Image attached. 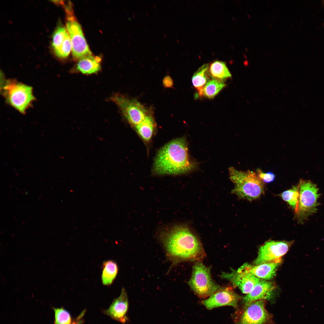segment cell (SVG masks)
<instances>
[{"mask_svg":"<svg viewBox=\"0 0 324 324\" xmlns=\"http://www.w3.org/2000/svg\"><path fill=\"white\" fill-rule=\"evenodd\" d=\"M226 86V84L222 81L214 79L210 80L204 86L202 96L212 99Z\"/></svg>","mask_w":324,"mask_h":324,"instance_id":"22","label":"cell"},{"mask_svg":"<svg viewBox=\"0 0 324 324\" xmlns=\"http://www.w3.org/2000/svg\"><path fill=\"white\" fill-rule=\"evenodd\" d=\"M196 165L189 157L184 137L174 140L158 152L154 164V171L158 175L182 174L194 169Z\"/></svg>","mask_w":324,"mask_h":324,"instance_id":"2","label":"cell"},{"mask_svg":"<svg viewBox=\"0 0 324 324\" xmlns=\"http://www.w3.org/2000/svg\"><path fill=\"white\" fill-rule=\"evenodd\" d=\"M299 196V186L293 187L291 189L283 192L280 196L295 210L297 206Z\"/></svg>","mask_w":324,"mask_h":324,"instance_id":"23","label":"cell"},{"mask_svg":"<svg viewBox=\"0 0 324 324\" xmlns=\"http://www.w3.org/2000/svg\"><path fill=\"white\" fill-rule=\"evenodd\" d=\"M209 71L213 79L222 81L232 77L225 63L221 61H216L212 62L209 67Z\"/></svg>","mask_w":324,"mask_h":324,"instance_id":"20","label":"cell"},{"mask_svg":"<svg viewBox=\"0 0 324 324\" xmlns=\"http://www.w3.org/2000/svg\"><path fill=\"white\" fill-rule=\"evenodd\" d=\"M54 312V324H81V319L84 311L75 320L73 319L70 313L63 308H53Z\"/></svg>","mask_w":324,"mask_h":324,"instance_id":"19","label":"cell"},{"mask_svg":"<svg viewBox=\"0 0 324 324\" xmlns=\"http://www.w3.org/2000/svg\"><path fill=\"white\" fill-rule=\"evenodd\" d=\"M220 277L229 281L238 287L243 293L247 294L250 292L261 279L246 272L241 267L237 271L232 269L230 273L222 272Z\"/></svg>","mask_w":324,"mask_h":324,"instance_id":"12","label":"cell"},{"mask_svg":"<svg viewBox=\"0 0 324 324\" xmlns=\"http://www.w3.org/2000/svg\"><path fill=\"white\" fill-rule=\"evenodd\" d=\"M265 300H258L245 303L235 314L236 324H268L272 316L266 308Z\"/></svg>","mask_w":324,"mask_h":324,"instance_id":"7","label":"cell"},{"mask_svg":"<svg viewBox=\"0 0 324 324\" xmlns=\"http://www.w3.org/2000/svg\"><path fill=\"white\" fill-rule=\"evenodd\" d=\"M128 301L126 292L122 289L120 296L114 299L109 307L103 311V313L122 323L128 320L127 314L128 309Z\"/></svg>","mask_w":324,"mask_h":324,"instance_id":"13","label":"cell"},{"mask_svg":"<svg viewBox=\"0 0 324 324\" xmlns=\"http://www.w3.org/2000/svg\"><path fill=\"white\" fill-rule=\"evenodd\" d=\"M119 108L123 116L132 124L136 126L149 114L147 109L134 99L128 98L120 94H115L110 98Z\"/></svg>","mask_w":324,"mask_h":324,"instance_id":"8","label":"cell"},{"mask_svg":"<svg viewBox=\"0 0 324 324\" xmlns=\"http://www.w3.org/2000/svg\"><path fill=\"white\" fill-rule=\"evenodd\" d=\"M259 178L263 182L266 183L273 182L275 178V176L274 173L268 172H264L260 169H258L256 173Z\"/></svg>","mask_w":324,"mask_h":324,"instance_id":"26","label":"cell"},{"mask_svg":"<svg viewBox=\"0 0 324 324\" xmlns=\"http://www.w3.org/2000/svg\"><path fill=\"white\" fill-rule=\"evenodd\" d=\"M71 49V43L68 34L59 49L55 53L58 58H64L68 56Z\"/></svg>","mask_w":324,"mask_h":324,"instance_id":"25","label":"cell"},{"mask_svg":"<svg viewBox=\"0 0 324 324\" xmlns=\"http://www.w3.org/2000/svg\"><path fill=\"white\" fill-rule=\"evenodd\" d=\"M101 60L99 57L92 55L84 57L79 60L74 71L86 75L96 74L101 69Z\"/></svg>","mask_w":324,"mask_h":324,"instance_id":"16","label":"cell"},{"mask_svg":"<svg viewBox=\"0 0 324 324\" xmlns=\"http://www.w3.org/2000/svg\"><path fill=\"white\" fill-rule=\"evenodd\" d=\"M298 184L299 196L295 211L299 221L302 222L316 212L320 194L316 185L309 181L300 180Z\"/></svg>","mask_w":324,"mask_h":324,"instance_id":"6","label":"cell"},{"mask_svg":"<svg viewBox=\"0 0 324 324\" xmlns=\"http://www.w3.org/2000/svg\"><path fill=\"white\" fill-rule=\"evenodd\" d=\"M209 66L203 65L194 73L192 80L194 86L197 90L199 96H201L203 88L208 81Z\"/></svg>","mask_w":324,"mask_h":324,"instance_id":"18","label":"cell"},{"mask_svg":"<svg viewBox=\"0 0 324 324\" xmlns=\"http://www.w3.org/2000/svg\"><path fill=\"white\" fill-rule=\"evenodd\" d=\"M230 178L234 185L231 193L240 198L251 201L264 194L263 182L257 173L248 170H238L233 167L229 169Z\"/></svg>","mask_w":324,"mask_h":324,"instance_id":"3","label":"cell"},{"mask_svg":"<svg viewBox=\"0 0 324 324\" xmlns=\"http://www.w3.org/2000/svg\"><path fill=\"white\" fill-rule=\"evenodd\" d=\"M192 275L188 284L198 297L210 296L221 287L212 279L210 267L205 265L202 261H197L192 267Z\"/></svg>","mask_w":324,"mask_h":324,"instance_id":"5","label":"cell"},{"mask_svg":"<svg viewBox=\"0 0 324 324\" xmlns=\"http://www.w3.org/2000/svg\"><path fill=\"white\" fill-rule=\"evenodd\" d=\"M162 83L164 86L166 88H172L174 84L172 79L168 75H166L163 78Z\"/></svg>","mask_w":324,"mask_h":324,"instance_id":"27","label":"cell"},{"mask_svg":"<svg viewBox=\"0 0 324 324\" xmlns=\"http://www.w3.org/2000/svg\"><path fill=\"white\" fill-rule=\"evenodd\" d=\"M2 94L7 103L20 113L24 114L35 100L31 86L9 80L3 81Z\"/></svg>","mask_w":324,"mask_h":324,"instance_id":"4","label":"cell"},{"mask_svg":"<svg viewBox=\"0 0 324 324\" xmlns=\"http://www.w3.org/2000/svg\"><path fill=\"white\" fill-rule=\"evenodd\" d=\"M118 268L116 262L113 260L104 261L102 264L101 276L102 283L105 286L111 285L116 278Z\"/></svg>","mask_w":324,"mask_h":324,"instance_id":"17","label":"cell"},{"mask_svg":"<svg viewBox=\"0 0 324 324\" xmlns=\"http://www.w3.org/2000/svg\"><path fill=\"white\" fill-rule=\"evenodd\" d=\"M159 235L168 257L174 263L202 261L206 256L200 241L187 226H170Z\"/></svg>","mask_w":324,"mask_h":324,"instance_id":"1","label":"cell"},{"mask_svg":"<svg viewBox=\"0 0 324 324\" xmlns=\"http://www.w3.org/2000/svg\"><path fill=\"white\" fill-rule=\"evenodd\" d=\"M294 242L271 241L266 242L260 248L254 264L259 265L264 263H279L281 257L286 254Z\"/></svg>","mask_w":324,"mask_h":324,"instance_id":"10","label":"cell"},{"mask_svg":"<svg viewBox=\"0 0 324 324\" xmlns=\"http://www.w3.org/2000/svg\"><path fill=\"white\" fill-rule=\"evenodd\" d=\"M68 34L67 30L64 27L59 26L56 29L53 35L52 42L55 52L59 49Z\"/></svg>","mask_w":324,"mask_h":324,"instance_id":"24","label":"cell"},{"mask_svg":"<svg viewBox=\"0 0 324 324\" xmlns=\"http://www.w3.org/2000/svg\"><path fill=\"white\" fill-rule=\"evenodd\" d=\"M67 19L66 28L71 40L73 58L79 60L91 55L80 25L74 16L67 17Z\"/></svg>","mask_w":324,"mask_h":324,"instance_id":"9","label":"cell"},{"mask_svg":"<svg viewBox=\"0 0 324 324\" xmlns=\"http://www.w3.org/2000/svg\"><path fill=\"white\" fill-rule=\"evenodd\" d=\"M241 298L230 286L221 287L209 297L201 302L207 309L212 310L218 307L230 306L236 309Z\"/></svg>","mask_w":324,"mask_h":324,"instance_id":"11","label":"cell"},{"mask_svg":"<svg viewBox=\"0 0 324 324\" xmlns=\"http://www.w3.org/2000/svg\"><path fill=\"white\" fill-rule=\"evenodd\" d=\"M154 122L153 118L150 114L140 123L135 126L138 134L142 138L146 141H149L151 138L154 127Z\"/></svg>","mask_w":324,"mask_h":324,"instance_id":"21","label":"cell"},{"mask_svg":"<svg viewBox=\"0 0 324 324\" xmlns=\"http://www.w3.org/2000/svg\"><path fill=\"white\" fill-rule=\"evenodd\" d=\"M275 287L273 283L261 279L250 292L244 297L243 302L245 304L258 300L269 299L271 298Z\"/></svg>","mask_w":324,"mask_h":324,"instance_id":"14","label":"cell"},{"mask_svg":"<svg viewBox=\"0 0 324 324\" xmlns=\"http://www.w3.org/2000/svg\"><path fill=\"white\" fill-rule=\"evenodd\" d=\"M279 263H267L254 266L244 265L241 267L246 272L252 273L259 278L268 280L275 275Z\"/></svg>","mask_w":324,"mask_h":324,"instance_id":"15","label":"cell"}]
</instances>
